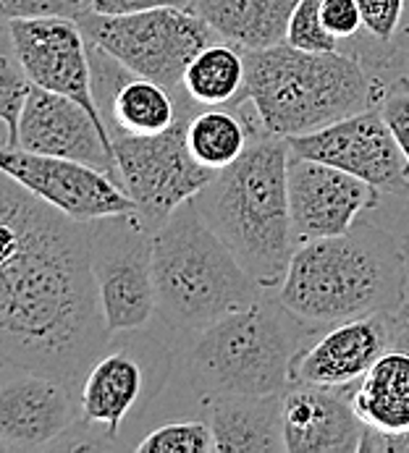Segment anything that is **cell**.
I'll return each mask as SVG.
<instances>
[{
	"mask_svg": "<svg viewBox=\"0 0 409 453\" xmlns=\"http://www.w3.org/2000/svg\"><path fill=\"white\" fill-rule=\"evenodd\" d=\"M286 453H359L367 433L351 406V388L291 383L281 393Z\"/></svg>",
	"mask_w": 409,
	"mask_h": 453,
	"instance_id": "obj_19",
	"label": "cell"
},
{
	"mask_svg": "<svg viewBox=\"0 0 409 453\" xmlns=\"http://www.w3.org/2000/svg\"><path fill=\"white\" fill-rule=\"evenodd\" d=\"M381 192L334 165L289 155V210L297 247L346 234L365 210L381 204Z\"/></svg>",
	"mask_w": 409,
	"mask_h": 453,
	"instance_id": "obj_14",
	"label": "cell"
},
{
	"mask_svg": "<svg viewBox=\"0 0 409 453\" xmlns=\"http://www.w3.org/2000/svg\"><path fill=\"white\" fill-rule=\"evenodd\" d=\"M263 134L247 103L234 108H200L187 124V147L207 171H223L242 157L252 136Z\"/></svg>",
	"mask_w": 409,
	"mask_h": 453,
	"instance_id": "obj_24",
	"label": "cell"
},
{
	"mask_svg": "<svg viewBox=\"0 0 409 453\" xmlns=\"http://www.w3.org/2000/svg\"><path fill=\"white\" fill-rule=\"evenodd\" d=\"M136 453H210L212 430L204 419L168 422L155 430H147L135 446Z\"/></svg>",
	"mask_w": 409,
	"mask_h": 453,
	"instance_id": "obj_27",
	"label": "cell"
},
{
	"mask_svg": "<svg viewBox=\"0 0 409 453\" xmlns=\"http://www.w3.org/2000/svg\"><path fill=\"white\" fill-rule=\"evenodd\" d=\"M212 430L215 453H283L281 393L273 395H204L197 401Z\"/></svg>",
	"mask_w": 409,
	"mask_h": 453,
	"instance_id": "obj_20",
	"label": "cell"
},
{
	"mask_svg": "<svg viewBox=\"0 0 409 453\" xmlns=\"http://www.w3.org/2000/svg\"><path fill=\"white\" fill-rule=\"evenodd\" d=\"M323 333L283 307L275 288L252 304L223 315L181 354V375L195 401L204 395H273L291 386V365L310 341Z\"/></svg>",
	"mask_w": 409,
	"mask_h": 453,
	"instance_id": "obj_4",
	"label": "cell"
},
{
	"mask_svg": "<svg viewBox=\"0 0 409 453\" xmlns=\"http://www.w3.org/2000/svg\"><path fill=\"white\" fill-rule=\"evenodd\" d=\"M275 291L289 312L318 330L397 312L409 294L405 244L381 226L354 223L346 234L299 244Z\"/></svg>",
	"mask_w": 409,
	"mask_h": 453,
	"instance_id": "obj_2",
	"label": "cell"
},
{
	"mask_svg": "<svg viewBox=\"0 0 409 453\" xmlns=\"http://www.w3.org/2000/svg\"><path fill=\"white\" fill-rule=\"evenodd\" d=\"M247 79L239 103H247L263 134L291 139L326 129L381 103V89L357 58L305 53L289 42L244 50Z\"/></svg>",
	"mask_w": 409,
	"mask_h": 453,
	"instance_id": "obj_5",
	"label": "cell"
},
{
	"mask_svg": "<svg viewBox=\"0 0 409 453\" xmlns=\"http://www.w3.org/2000/svg\"><path fill=\"white\" fill-rule=\"evenodd\" d=\"M174 372V346L152 335L147 327L111 335L108 349L92 362L79 390V422L68 433H79L68 451H79L87 435L95 449H116L127 425L150 411L163 395Z\"/></svg>",
	"mask_w": 409,
	"mask_h": 453,
	"instance_id": "obj_7",
	"label": "cell"
},
{
	"mask_svg": "<svg viewBox=\"0 0 409 453\" xmlns=\"http://www.w3.org/2000/svg\"><path fill=\"white\" fill-rule=\"evenodd\" d=\"M16 147L95 165L105 171L116 184H121L113 147L100 134L89 111L66 95L32 87L19 121Z\"/></svg>",
	"mask_w": 409,
	"mask_h": 453,
	"instance_id": "obj_18",
	"label": "cell"
},
{
	"mask_svg": "<svg viewBox=\"0 0 409 453\" xmlns=\"http://www.w3.org/2000/svg\"><path fill=\"white\" fill-rule=\"evenodd\" d=\"M291 48L305 53H336L341 50L339 40L326 29L320 19V0H299L291 11L286 40Z\"/></svg>",
	"mask_w": 409,
	"mask_h": 453,
	"instance_id": "obj_28",
	"label": "cell"
},
{
	"mask_svg": "<svg viewBox=\"0 0 409 453\" xmlns=\"http://www.w3.org/2000/svg\"><path fill=\"white\" fill-rule=\"evenodd\" d=\"M76 422L79 393L64 380L37 372L0 378V443L5 451L53 449Z\"/></svg>",
	"mask_w": 409,
	"mask_h": 453,
	"instance_id": "obj_16",
	"label": "cell"
},
{
	"mask_svg": "<svg viewBox=\"0 0 409 453\" xmlns=\"http://www.w3.org/2000/svg\"><path fill=\"white\" fill-rule=\"evenodd\" d=\"M402 244H405V255H407V270H409V231H407V236H405V242H402Z\"/></svg>",
	"mask_w": 409,
	"mask_h": 453,
	"instance_id": "obj_37",
	"label": "cell"
},
{
	"mask_svg": "<svg viewBox=\"0 0 409 453\" xmlns=\"http://www.w3.org/2000/svg\"><path fill=\"white\" fill-rule=\"evenodd\" d=\"M32 87L35 84L27 76L24 65L16 56V48L11 42L8 24H0V124L8 129L11 147H16L19 121H21Z\"/></svg>",
	"mask_w": 409,
	"mask_h": 453,
	"instance_id": "obj_26",
	"label": "cell"
},
{
	"mask_svg": "<svg viewBox=\"0 0 409 453\" xmlns=\"http://www.w3.org/2000/svg\"><path fill=\"white\" fill-rule=\"evenodd\" d=\"M73 5L68 0H0V24L16 19H40V16H71Z\"/></svg>",
	"mask_w": 409,
	"mask_h": 453,
	"instance_id": "obj_31",
	"label": "cell"
},
{
	"mask_svg": "<svg viewBox=\"0 0 409 453\" xmlns=\"http://www.w3.org/2000/svg\"><path fill=\"white\" fill-rule=\"evenodd\" d=\"M289 142L258 134L236 163L192 196L200 218L263 286L278 288L297 250L289 210Z\"/></svg>",
	"mask_w": 409,
	"mask_h": 453,
	"instance_id": "obj_3",
	"label": "cell"
},
{
	"mask_svg": "<svg viewBox=\"0 0 409 453\" xmlns=\"http://www.w3.org/2000/svg\"><path fill=\"white\" fill-rule=\"evenodd\" d=\"M394 349L409 351V294L405 304L394 312Z\"/></svg>",
	"mask_w": 409,
	"mask_h": 453,
	"instance_id": "obj_34",
	"label": "cell"
},
{
	"mask_svg": "<svg viewBox=\"0 0 409 453\" xmlns=\"http://www.w3.org/2000/svg\"><path fill=\"white\" fill-rule=\"evenodd\" d=\"M362 13L359 35L341 50L365 65L386 97L399 87L409 45V0H357ZM381 97V100H383Z\"/></svg>",
	"mask_w": 409,
	"mask_h": 453,
	"instance_id": "obj_21",
	"label": "cell"
},
{
	"mask_svg": "<svg viewBox=\"0 0 409 453\" xmlns=\"http://www.w3.org/2000/svg\"><path fill=\"white\" fill-rule=\"evenodd\" d=\"M87 231L92 275L111 335L147 327L155 318V228L135 210L87 220Z\"/></svg>",
	"mask_w": 409,
	"mask_h": 453,
	"instance_id": "obj_9",
	"label": "cell"
},
{
	"mask_svg": "<svg viewBox=\"0 0 409 453\" xmlns=\"http://www.w3.org/2000/svg\"><path fill=\"white\" fill-rule=\"evenodd\" d=\"M299 0H192L215 35L242 50H263L286 40L291 11Z\"/></svg>",
	"mask_w": 409,
	"mask_h": 453,
	"instance_id": "obj_22",
	"label": "cell"
},
{
	"mask_svg": "<svg viewBox=\"0 0 409 453\" xmlns=\"http://www.w3.org/2000/svg\"><path fill=\"white\" fill-rule=\"evenodd\" d=\"M152 283L155 318L179 343L266 291L200 218L192 199L155 228Z\"/></svg>",
	"mask_w": 409,
	"mask_h": 453,
	"instance_id": "obj_6",
	"label": "cell"
},
{
	"mask_svg": "<svg viewBox=\"0 0 409 453\" xmlns=\"http://www.w3.org/2000/svg\"><path fill=\"white\" fill-rule=\"evenodd\" d=\"M320 19L326 29L339 40V45L351 42L362 29V13L357 0H320Z\"/></svg>",
	"mask_w": 409,
	"mask_h": 453,
	"instance_id": "obj_29",
	"label": "cell"
},
{
	"mask_svg": "<svg viewBox=\"0 0 409 453\" xmlns=\"http://www.w3.org/2000/svg\"><path fill=\"white\" fill-rule=\"evenodd\" d=\"M397 89H409V45H407V56H405V65H402V76H399V87ZM394 92V89H391Z\"/></svg>",
	"mask_w": 409,
	"mask_h": 453,
	"instance_id": "obj_35",
	"label": "cell"
},
{
	"mask_svg": "<svg viewBox=\"0 0 409 453\" xmlns=\"http://www.w3.org/2000/svg\"><path fill=\"white\" fill-rule=\"evenodd\" d=\"M108 343L87 223L0 171V378L37 372L79 393Z\"/></svg>",
	"mask_w": 409,
	"mask_h": 453,
	"instance_id": "obj_1",
	"label": "cell"
},
{
	"mask_svg": "<svg viewBox=\"0 0 409 453\" xmlns=\"http://www.w3.org/2000/svg\"><path fill=\"white\" fill-rule=\"evenodd\" d=\"M71 16L89 42L100 45L129 71L174 92L181 89V76L189 61L210 42L220 40L203 16L176 5L129 16H100L73 8Z\"/></svg>",
	"mask_w": 409,
	"mask_h": 453,
	"instance_id": "obj_8",
	"label": "cell"
},
{
	"mask_svg": "<svg viewBox=\"0 0 409 453\" xmlns=\"http://www.w3.org/2000/svg\"><path fill=\"white\" fill-rule=\"evenodd\" d=\"M359 453H409V433L389 438V435H381V433L367 430L365 438H362Z\"/></svg>",
	"mask_w": 409,
	"mask_h": 453,
	"instance_id": "obj_33",
	"label": "cell"
},
{
	"mask_svg": "<svg viewBox=\"0 0 409 453\" xmlns=\"http://www.w3.org/2000/svg\"><path fill=\"white\" fill-rule=\"evenodd\" d=\"M189 8L192 0H79L76 8L100 13V16H129V13H142L152 8Z\"/></svg>",
	"mask_w": 409,
	"mask_h": 453,
	"instance_id": "obj_32",
	"label": "cell"
},
{
	"mask_svg": "<svg viewBox=\"0 0 409 453\" xmlns=\"http://www.w3.org/2000/svg\"><path fill=\"white\" fill-rule=\"evenodd\" d=\"M92 92L103 121L113 136H152L171 129L184 105V89L174 92L129 71L100 45L89 42Z\"/></svg>",
	"mask_w": 409,
	"mask_h": 453,
	"instance_id": "obj_15",
	"label": "cell"
},
{
	"mask_svg": "<svg viewBox=\"0 0 409 453\" xmlns=\"http://www.w3.org/2000/svg\"><path fill=\"white\" fill-rule=\"evenodd\" d=\"M0 451H5V446H3V443H0Z\"/></svg>",
	"mask_w": 409,
	"mask_h": 453,
	"instance_id": "obj_39",
	"label": "cell"
},
{
	"mask_svg": "<svg viewBox=\"0 0 409 453\" xmlns=\"http://www.w3.org/2000/svg\"><path fill=\"white\" fill-rule=\"evenodd\" d=\"M286 142L294 155L341 168L373 184L381 195L409 196L405 152L383 121L378 105L346 116L326 129L291 136Z\"/></svg>",
	"mask_w": 409,
	"mask_h": 453,
	"instance_id": "obj_11",
	"label": "cell"
},
{
	"mask_svg": "<svg viewBox=\"0 0 409 453\" xmlns=\"http://www.w3.org/2000/svg\"><path fill=\"white\" fill-rule=\"evenodd\" d=\"M378 111H381L383 121L389 124L394 139L399 142L409 168V89H394V92H389L378 103Z\"/></svg>",
	"mask_w": 409,
	"mask_h": 453,
	"instance_id": "obj_30",
	"label": "cell"
},
{
	"mask_svg": "<svg viewBox=\"0 0 409 453\" xmlns=\"http://www.w3.org/2000/svg\"><path fill=\"white\" fill-rule=\"evenodd\" d=\"M200 108L184 97L171 129L152 136H113L119 181L152 228L212 179V171L203 168L187 147V124Z\"/></svg>",
	"mask_w": 409,
	"mask_h": 453,
	"instance_id": "obj_10",
	"label": "cell"
},
{
	"mask_svg": "<svg viewBox=\"0 0 409 453\" xmlns=\"http://www.w3.org/2000/svg\"><path fill=\"white\" fill-rule=\"evenodd\" d=\"M394 349V312L331 325L305 346L291 365V383L354 388L362 375Z\"/></svg>",
	"mask_w": 409,
	"mask_h": 453,
	"instance_id": "obj_17",
	"label": "cell"
},
{
	"mask_svg": "<svg viewBox=\"0 0 409 453\" xmlns=\"http://www.w3.org/2000/svg\"><path fill=\"white\" fill-rule=\"evenodd\" d=\"M11 42L35 87L56 95H66L84 105L95 119L100 134L113 147L108 124L100 116L92 92V65L89 48L81 27L73 16H40L8 21Z\"/></svg>",
	"mask_w": 409,
	"mask_h": 453,
	"instance_id": "obj_12",
	"label": "cell"
},
{
	"mask_svg": "<svg viewBox=\"0 0 409 453\" xmlns=\"http://www.w3.org/2000/svg\"><path fill=\"white\" fill-rule=\"evenodd\" d=\"M68 3H71V5H73V8H76V5H79V0H68Z\"/></svg>",
	"mask_w": 409,
	"mask_h": 453,
	"instance_id": "obj_38",
	"label": "cell"
},
{
	"mask_svg": "<svg viewBox=\"0 0 409 453\" xmlns=\"http://www.w3.org/2000/svg\"><path fill=\"white\" fill-rule=\"evenodd\" d=\"M11 144V136H8V129L0 124V147H8Z\"/></svg>",
	"mask_w": 409,
	"mask_h": 453,
	"instance_id": "obj_36",
	"label": "cell"
},
{
	"mask_svg": "<svg viewBox=\"0 0 409 453\" xmlns=\"http://www.w3.org/2000/svg\"><path fill=\"white\" fill-rule=\"evenodd\" d=\"M0 171L16 179L50 207L73 220H95L119 212H135L136 204L105 171L53 155H37L21 147H0Z\"/></svg>",
	"mask_w": 409,
	"mask_h": 453,
	"instance_id": "obj_13",
	"label": "cell"
},
{
	"mask_svg": "<svg viewBox=\"0 0 409 453\" xmlns=\"http://www.w3.org/2000/svg\"><path fill=\"white\" fill-rule=\"evenodd\" d=\"M351 406L373 433H409V351H386L351 388Z\"/></svg>",
	"mask_w": 409,
	"mask_h": 453,
	"instance_id": "obj_23",
	"label": "cell"
},
{
	"mask_svg": "<svg viewBox=\"0 0 409 453\" xmlns=\"http://www.w3.org/2000/svg\"><path fill=\"white\" fill-rule=\"evenodd\" d=\"M244 79V50L226 40H215L189 61L181 76V89L203 108H234L242 100Z\"/></svg>",
	"mask_w": 409,
	"mask_h": 453,
	"instance_id": "obj_25",
	"label": "cell"
}]
</instances>
